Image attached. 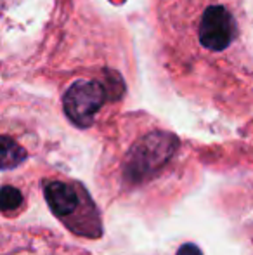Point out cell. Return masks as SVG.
<instances>
[{"instance_id":"obj_1","label":"cell","mask_w":253,"mask_h":255,"mask_svg":"<svg viewBox=\"0 0 253 255\" xmlns=\"http://www.w3.org/2000/svg\"><path fill=\"white\" fill-rule=\"evenodd\" d=\"M177 148V139L170 134H149L135 144L127 163V174L135 181L148 177L170 160Z\"/></svg>"},{"instance_id":"obj_2","label":"cell","mask_w":253,"mask_h":255,"mask_svg":"<svg viewBox=\"0 0 253 255\" xmlns=\"http://www.w3.org/2000/svg\"><path fill=\"white\" fill-rule=\"evenodd\" d=\"M108 99L104 85L95 80H78L66 91L63 99L68 118L78 127H88L95 118V113Z\"/></svg>"},{"instance_id":"obj_3","label":"cell","mask_w":253,"mask_h":255,"mask_svg":"<svg viewBox=\"0 0 253 255\" xmlns=\"http://www.w3.org/2000/svg\"><path fill=\"white\" fill-rule=\"evenodd\" d=\"M236 37V23L222 5H212L203 14L199 24V42L210 51H224Z\"/></svg>"},{"instance_id":"obj_4","label":"cell","mask_w":253,"mask_h":255,"mask_svg":"<svg viewBox=\"0 0 253 255\" xmlns=\"http://www.w3.org/2000/svg\"><path fill=\"white\" fill-rule=\"evenodd\" d=\"M44 195L52 214L58 215L59 219H66L77 212V208L84 202V196H87V193L78 191L68 182L52 181L45 184Z\"/></svg>"},{"instance_id":"obj_5","label":"cell","mask_w":253,"mask_h":255,"mask_svg":"<svg viewBox=\"0 0 253 255\" xmlns=\"http://www.w3.org/2000/svg\"><path fill=\"white\" fill-rule=\"evenodd\" d=\"M26 156H28L26 151H24L19 144H16L10 137L3 135L2 137V168L3 170L17 167V165L26 160Z\"/></svg>"},{"instance_id":"obj_6","label":"cell","mask_w":253,"mask_h":255,"mask_svg":"<svg viewBox=\"0 0 253 255\" xmlns=\"http://www.w3.org/2000/svg\"><path fill=\"white\" fill-rule=\"evenodd\" d=\"M21 203H23V195H21L19 189L10 188V186H3L2 188V210L3 212L16 210Z\"/></svg>"},{"instance_id":"obj_7","label":"cell","mask_w":253,"mask_h":255,"mask_svg":"<svg viewBox=\"0 0 253 255\" xmlns=\"http://www.w3.org/2000/svg\"><path fill=\"white\" fill-rule=\"evenodd\" d=\"M177 255H203V254L196 245H192V243H186V245L180 247Z\"/></svg>"}]
</instances>
